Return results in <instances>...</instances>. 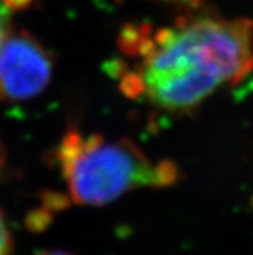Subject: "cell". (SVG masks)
Instances as JSON below:
<instances>
[{
    "instance_id": "obj_1",
    "label": "cell",
    "mask_w": 253,
    "mask_h": 255,
    "mask_svg": "<svg viewBox=\"0 0 253 255\" xmlns=\"http://www.w3.org/2000/svg\"><path fill=\"white\" fill-rule=\"evenodd\" d=\"M118 52L110 74L125 96L187 114L252 73L253 21L194 9L166 25L127 23Z\"/></svg>"
},
{
    "instance_id": "obj_2",
    "label": "cell",
    "mask_w": 253,
    "mask_h": 255,
    "mask_svg": "<svg viewBox=\"0 0 253 255\" xmlns=\"http://www.w3.org/2000/svg\"><path fill=\"white\" fill-rule=\"evenodd\" d=\"M53 165L69 198L82 206H105L136 189L172 187L179 170L153 158L129 139L70 128L53 149Z\"/></svg>"
},
{
    "instance_id": "obj_3",
    "label": "cell",
    "mask_w": 253,
    "mask_h": 255,
    "mask_svg": "<svg viewBox=\"0 0 253 255\" xmlns=\"http://www.w3.org/2000/svg\"><path fill=\"white\" fill-rule=\"evenodd\" d=\"M53 74L51 52L30 32L6 36L0 47V100L25 101L47 88Z\"/></svg>"
},
{
    "instance_id": "obj_4",
    "label": "cell",
    "mask_w": 253,
    "mask_h": 255,
    "mask_svg": "<svg viewBox=\"0 0 253 255\" xmlns=\"http://www.w3.org/2000/svg\"><path fill=\"white\" fill-rule=\"evenodd\" d=\"M14 12L12 6L6 0H0V47L3 45L4 40L10 32V23H12V13Z\"/></svg>"
},
{
    "instance_id": "obj_5",
    "label": "cell",
    "mask_w": 253,
    "mask_h": 255,
    "mask_svg": "<svg viewBox=\"0 0 253 255\" xmlns=\"http://www.w3.org/2000/svg\"><path fill=\"white\" fill-rule=\"evenodd\" d=\"M12 235L9 227L6 224L3 213L0 211V255H10L12 253Z\"/></svg>"
},
{
    "instance_id": "obj_6",
    "label": "cell",
    "mask_w": 253,
    "mask_h": 255,
    "mask_svg": "<svg viewBox=\"0 0 253 255\" xmlns=\"http://www.w3.org/2000/svg\"><path fill=\"white\" fill-rule=\"evenodd\" d=\"M158 1L181 6V8H185V9L189 10L198 9L199 6H200V4L203 3V0H158Z\"/></svg>"
},
{
    "instance_id": "obj_7",
    "label": "cell",
    "mask_w": 253,
    "mask_h": 255,
    "mask_svg": "<svg viewBox=\"0 0 253 255\" xmlns=\"http://www.w3.org/2000/svg\"><path fill=\"white\" fill-rule=\"evenodd\" d=\"M4 165H5V153H4V148L1 145V142H0V178H1Z\"/></svg>"
},
{
    "instance_id": "obj_8",
    "label": "cell",
    "mask_w": 253,
    "mask_h": 255,
    "mask_svg": "<svg viewBox=\"0 0 253 255\" xmlns=\"http://www.w3.org/2000/svg\"><path fill=\"white\" fill-rule=\"evenodd\" d=\"M38 255H73V254L66 252H60V250H51V252H43Z\"/></svg>"
}]
</instances>
